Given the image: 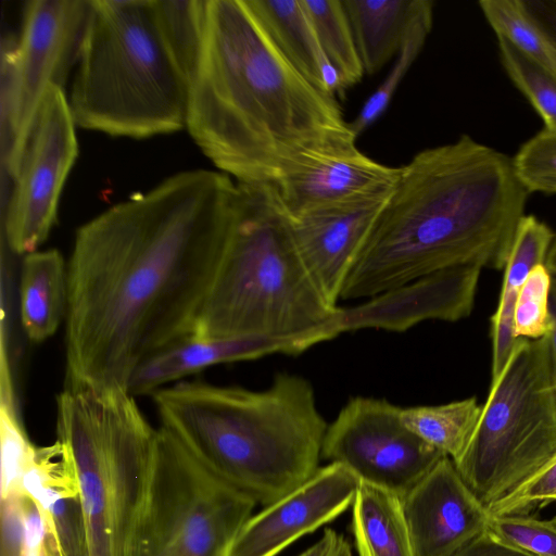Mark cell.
I'll return each instance as SVG.
<instances>
[{
	"label": "cell",
	"mask_w": 556,
	"mask_h": 556,
	"mask_svg": "<svg viewBox=\"0 0 556 556\" xmlns=\"http://www.w3.org/2000/svg\"><path fill=\"white\" fill-rule=\"evenodd\" d=\"M237 195L224 173L186 170L78 228L67 263L65 387L128 391L147 358L192 334Z\"/></svg>",
	"instance_id": "6da1fadb"
},
{
	"label": "cell",
	"mask_w": 556,
	"mask_h": 556,
	"mask_svg": "<svg viewBox=\"0 0 556 556\" xmlns=\"http://www.w3.org/2000/svg\"><path fill=\"white\" fill-rule=\"evenodd\" d=\"M186 127L241 184L275 185L313 156L356 143L336 97L279 51L244 0H206Z\"/></svg>",
	"instance_id": "7a4b0ae2"
},
{
	"label": "cell",
	"mask_w": 556,
	"mask_h": 556,
	"mask_svg": "<svg viewBox=\"0 0 556 556\" xmlns=\"http://www.w3.org/2000/svg\"><path fill=\"white\" fill-rule=\"evenodd\" d=\"M401 168L341 300L369 299L457 266L505 268L530 194L509 155L462 135Z\"/></svg>",
	"instance_id": "3957f363"
},
{
	"label": "cell",
	"mask_w": 556,
	"mask_h": 556,
	"mask_svg": "<svg viewBox=\"0 0 556 556\" xmlns=\"http://www.w3.org/2000/svg\"><path fill=\"white\" fill-rule=\"evenodd\" d=\"M151 396L161 427L256 505L286 496L320 468L328 424L299 375L278 372L261 391L180 380Z\"/></svg>",
	"instance_id": "277c9868"
},
{
	"label": "cell",
	"mask_w": 556,
	"mask_h": 556,
	"mask_svg": "<svg viewBox=\"0 0 556 556\" xmlns=\"http://www.w3.org/2000/svg\"><path fill=\"white\" fill-rule=\"evenodd\" d=\"M233 222L191 336L331 340V306L311 278L270 184L237 182Z\"/></svg>",
	"instance_id": "5b68a950"
},
{
	"label": "cell",
	"mask_w": 556,
	"mask_h": 556,
	"mask_svg": "<svg viewBox=\"0 0 556 556\" xmlns=\"http://www.w3.org/2000/svg\"><path fill=\"white\" fill-rule=\"evenodd\" d=\"M56 440L77 477L89 556H141L159 429L136 397L64 387L56 396Z\"/></svg>",
	"instance_id": "8992f818"
},
{
	"label": "cell",
	"mask_w": 556,
	"mask_h": 556,
	"mask_svg": "<svg viewBox=\"0 0 556 556\" xmlns=\"http://www.w3.org/2000/svg\"><path fill=\"white\" fill-rule=\"evenodd\" d=\"M67 101L75 125L110 136L143 139L186 127L188 83L152 0H90Z\"/></svg>",
	"instance_id": "52a82bcc"
},
{
	"label": "cell",
	"mask_w": 556,
	"mask_h": 556,
	"mask_svg": "<svg viewBox=\"0 0 556 556\" xmlns=\"http://www.w3.org/2000/svg\"><path fill=\"white\" fill-rule=\"evenodd\" d=\"M556 458V361L551 336L520 338L455 464L489 509Z\"/></svg>",
	"instance_id": "ba28073f"
},
{
	"label": "cell",
	"mask_w": 556,
	"mask_h": 556,
	"mask_svg": "<svg viewBox=\"0 0 556 556\" xmlns=\"http://www.w3.org/2000/svg\"><path fill=\"white\" fill-rule=\"evenodd\" d=\"M255 506L160 427L155 482L141 556H229Z\"/></svg>",
	"instance_id": "9c48e42d"
},
{
	"label": "cell",
	"mask_w": 556,
	"mask_h": 556,
	"mask_svg": "<svg viewBox=\"0 0 556 556\" xmlns=\"http://www.w3.org/2000/svg\"><path fill=\"white\" fill-rule=\"evenodd\" d=\"M90 0H31L21 35L1 43V164L12 179L38 108L51 86L64 88L77 64Z\"/></svg>",
	"instance_id": "30bf717a"
},
{
	"label": "cell",
	"mask_w": 556,
	"mask_h": 556,
	"mask_svg": "<svg viewBox=\"0 0 556 556\" xmlns=\"http://www.w3.org/2000/svg\"><path fill=\"white\" fill-rule=\"evenodd\" d=\"M401 412L384 399L351 397L328 424L321 457L402 497L445 455L413 433Z\"/></svg>",
	"instance_id": "8fae6325"
},
{
	"label": "cell",
	"mask_w": 556,
	"mask_h": 556,
	"mask_svg": "<svg viewBox=\"0 0 556 556\" xmlns=\"http://www.w3.org/2000/svg\"><path fill=\"white\" fill-rule=\"evenodd\" d=\"M75 123L62 88L47 89L38 108L4 217L10 250L37 251L48 238L66 177L77 157Z\"/></svg>",
	"instance_id": "7c38bea8"
},
{
	"label": "cell",
	"mask_w": 556,
	"mask_h": 556,
	"mask_svg": "<svg viewBox=\"0 0 556 556\" xmlns=\"http://www.w3.org/2000/svg\"><path fill=\"white\" fill-rule=\"evenodd\" d=\"M394 186L289 216L300 256L333 307L348 275Z\"/></svg>",
	"instance_id": "4fadbf2b"
},
{
	"label": "cell",
	"mask_w": 556,
	"mask_h": 556,
	"mask_svg": "<svg viewBox=\"0 0 556 556\" xmlns=\"http://www.w3.org/2000/svg\"><path fill=\"white\" fill-rule=\"evenodd\" d=\"M359 483L342 464L320 467L302 485L253 514L240 529L229 556H277L349 509Z\"/></svg>",
	"instance_id": "5bb4252c"
},
{
	"label": "cell",
	"mask_w": 556,
	"mask_h": 556,
	"mask_svg": "<svg viewBox=\"0 0 556 556\" xmlns=\"http://www.w3.org/2000/svg\"><path fill=\"white\" fill-rule=\"evenodd\" d=\"M482 268L442 269L377 294L351 307H338L329 323L333 338L366 328L404 332L428 319L457 321L473 308Z\"/></svg>",
	"instance_id": "9a60e30c"
},
{
	"label": "cell",
	"mask_w": 556,
	"mask_h": 556,
	"mask_svg": "<svg viewBox=\"0 0 556 556\" xmlns=\"http://www.w3.org/2000/svg\"><path fill=\"white\" fill-rule=\"evenodd\" d=\"M415 556H453L488 530L490 513L441 458L402 496Z\"/></svg>",
	"instance_id": "2e32d148"
},
{
	"label": "cell",
	"mask_w": 556,
	"mask_h": 556,
	"mask_svg": "<svg viewBox=\"0 0 556 556\" xmlns=\"http://www.w3.org/2000/svg\"><path fill=\"white\" fill-rule=\"evenodd\" d=\"M401 167L378 163L356 143L319 153L283 175L275 185L289 216L392 187Z\"/></svg>",
	"instance_id": "e0dca14e"
},
{
	"label": "cell",
	"mask_w": 556,
	"mask_h": 556,
	"mask_svg": "<svg viewBox=\"0 0 556 556\" xmlns=\"http://www.w3.org/2000/svg\"><path fill=\"white\" fill-rule=\"evenodd\" d=\"M315 345L309 339L270 337L202 338L188 336L147 358L134 372L128 392L155 391L218 364L252 361L268 354H300Z\"/></svg>",
	"instance_id": "ac0fdd59"
},
{
	"label": "cell",
	"mask_w": 556,
	"mask_h": 556,
	"mask_svg": "<svg viewBox=\"0 0 556 556\" xmlns=\"http://www.w3.org/2000/svg\"><path fill=\"white\" fill-rule=\"evenodd\" d=\"M23 492L41 513L56 556H89L77 477L58 440L35 447Z\"/></svg>",
	"instance_id": "d6986e66"
},
{
	"label": "cell",
	"mask_w": 556,
	"mask_h": 556,
	"mask_svg": "<svg viewBox=\"0 0 556 556\" xmlns=\"http://www.w3.org/2000/svg\"><path fill=\"white\" fill-rule=\"evenodd\" d=\"M555 232L534 215L520 219L504 268L498 304L491 317L492 342L491 382L502 374L517 341L514 333V314L519 292L531 269L545 264Z\"/></svg>",
	"instance_id": "ffe728a7"
},
{
	"label": "cell",
	"mask_w": 556,
	"mask_h": 556,
	"mask_svg": "<svg viewBox=\"0 0 556 556\" xmlns=\"http://www.w3.org/2000/svg\"><path fill=\"white\" fill-rule=\"evenodd\" d=\"M20 316L29 341L39 343L52 337L68 300L67 264L56 249L24 255L20 276Z\"/></svg>",
	"instance_id": "44dd1931"
},
{
	"label": "cell",
	"mask_w": 556,
	"mask_h": 556,
	"mask_svg": "<svg viewBox=\"0 0 556 556\" xmlns=\"http://www.w3.org/2000/svg\"><path fill=\"white\" fill-rule=\"evenodd\" d=\"M425 0H342L367 74L397 54L405 33Z\"/></svg>",
	"instance_id": "7402d4cb"
},
{
	"label": "cell",
	"mask_w": 556,
	"mask_h": 556,
	"mask_svg": "<svg viewBox=\"0 0 556 556\" xmlns=\"http://www.w3.org/2000/svg\"><path fill=\"white\" fill-rule=\"evenodd\" d=\"M244 2L287 60L312 85L326 92L323 72L332 64L319 47L302 1L244 0Z\"/></svg>",
	"instance_id": "603a6c76"
},
{
	"label": "cell",
	"mask_w": 556,
	"mask_h": 556,
	"mask_svg": "<svg viewBox=\"0 0 556 556\" xmlns=\"http://www.w3.org/2000/svg\"><path fill=\"white\" fill-rule=\"evenodd\" d=\"M358 556H415L402 497L362 482L352 505Z\"/></svg>",
	"instance_id": "cb8c5ba5"
},
{
	"label": "cell",
	"mask_w": 556,
	"mask_h": 556,
	"mask_svg": "<svg viewBox=\"0 0 556 556\" xmlns=\"http://www.w3.org/2000/svg\"><path fill=\"white\" fill-rule=\"evenodd\" d=\"M482 413L475 396L440 405L402 408L403 424L456 463L466 452Z\"/></svg>",
	"instance_id": "d4e9b609"
},
{
	"label": "cell",
	"mask_w": 556,
	"mask_h": 556,
	"mask_svg": "<svg viewBox=\"0 0 556 556\" xmlns=\"http://www.w3.org/2000/svg\"><path fill=\"white\" fill-rule=\"evenodd\" d=\"M479 7L496 37L556 75V41L523 0H482Z\"/></svg>",
	"instance_id": "484cf974"
},
{
	"label": "cell",
	"mask_w": 556,
	"mask_h": 556,
	"mask_svg": "<svg viewBox=\"0 0 556 556\" xmlns=\"http://www.w3.org/2000/svg\"><path fill=\"white\" fill-rule=\"evenodd\" d=\"M319 47L338 71L344 90L363 78L364 67L342 0H301Z\"/></svg>",
	"instance_id": "4316f807"
},
{
	"label": "cell",
	"mask_w": 556,
	"mask_h": 556,
	"mask_svg": "<svg viewBox=\"0 0 556 556\" xmlns=\"http://www.w3.org/2000/svg\"><path fill=\"white\" fill-rule=\"evenodd\" d=\"M206 0H152L157 27L189 84L204 34Z\"/></svg>",
	"instance_id": "83f0119b"
},
{
	"label": "cell",
	"mask_w": 556,
	"mask_h": 556,
	"mask_svg": "<svg viewBox=\"0 0 556 556\" xmlns=\"http://www.w3.org/2000/svg\"><path fill=\"white\" fill-rule=\"evenodd\" d=\"M433 22V2L425 0L421 9L410 22L400 50L396 62L384 80L367 98L356 117L349 127L357 138L370 127L388 109L402 79L420 53Z\"/></svg>",
	"instance_id": "f1b7e54d"
},
{
	"label": "cell",
	"mask_w": 556,
	"mask_h": 556,
	"mask_svg": "<svg viewBox=\"0 0 556 556\" xmlns=\"http://www.w3.org/2000/svg\"><path fill=\"white\" fill-rule=\"evenodd\" d=\"M497 41L501 61L510 80L543 118L545 127L556 130V75L506 39L497 37Z\"/></svg>",
	"instance_id": "f546056e"
},
{
	"label": "cell",
	"mask_w": 556,
	"mask_h": 556,
	"mask_svg": "<svg viewBox=\"0 0 556 556\" xmlns=\"http://www.w3.org/2000/svg\"><path fill=\"white\" fill-rule=\"evenodd\" d=\"M552 282L553 275L545 264L534 266L529 273L515 306L514 333L517 339L538 340L553 333Z\"/></svg>",
	"instance_id": "4dcf8cb0"
},
{
	"label": "cell",
	"mask_w": 556,
	"mask_h": 556,
	"mask_svg": "<svg viewBox=\"0 0 556 556\" xmlns=\"http://www.w3.org/2000/svg\"><path fill=\"white\" fill-rule=\"evenodd\" d=\"M34 445L17 419L14 404L1 402L0 450H1V498L25 495L23 477L31 460Z\"/></svg>",
	"instance_id": "1f68e13d"
},
{
	"label": "cell",
	"mask_w": 556,
	"mask_h": 556,
	"mask_svg": "<svg viewBox=\"0 0 556 556\" xmlns=\"http://www.w3.org/2000/svg\"><path fill=\"white\" fill-rule=\"evenodd\" d=\"M511 159L515 175L529 193L556 194V130L544 127Z\"/></svg>",
	"instance_id": "d6a6232c"
},
{
	"label": "cell",
	"mask_w": 556,
	"mask_h": 556,
	"mask_svg": "<svg viewBox=\"0 0 556 556\" xmlns=\"http://www.w3.org/2000/svg\"><path fill=\"white\" fill-rule=\"evenodd\" d=\"M488 532L531 556H556V517L540 520L527 515H490Z\"/></svg>",
	"instance_id": "836d02e7"
},
{
	"label": "cell",
	"mask_w": 556,
	"mask_h": 556,
	"mask_svg": "<svg viewBox=\"0 0 556 556\" xmlns=\"http://www.w3.org/2000/svg\"><path fill=\"white\" fill-rule=\"evenodd\" d=\"M556 502V458L488 510L490 515H526L539 504Z\"/></svg>",
	"instance_id": "e575fe53"
},
{
	"label": "cell",
	"mask_w": 556,
	"mask_h": 556,
	"mask_svg": "<svg viewBox=\"0 0 556 556\" xmlns=\"http://www.w3.org/2000/svg\"><path fill=\"white\" fill-rule=\"evenodd\" d=\"M22 556H56L50 542L45 519L28 498L25 519V541Z\"/></svg>",
	"instance_id": "d590c367"
},
{
	"label": "cell",
	"mask_w": 556,
	"mask_h": 556,
	"mask_svg": "<svg viewBox=\"0 0 556 556\" xmlns=\"http://www.w3.org/2000/svg\"><path fill=\"white\" fill-rule=\"evenodd\" d=\"M453 556H531L484 532Z\"/></svg>",
	"instance_id": "8d00e7d4"
},
{
	"label": "cell",
	"mask_w": 556,
	"mask_h": 556,
	"mask_svg": "<svg viewBox=\"0 0 556 556\" xmlns=\"http://www.w3.org/2000/svg\"><path fill=\"white\" fill-rule=\"evenodd\" d=\"M296 556H352L350 543L332 529H325L313 545Z\"/></svg>",
	"instance_id": "74e56055"
},
{
	"label": "cell",
	"mask_w": 556,
	"mask_h": 556,
	"mask_svg": "<svg viewBox=\"0 0 556 556\" xmlns=\"http://www.w3.org/2000/svg\"><path fill=\"white\" fill-rule=\"evenodd\" d=\"M551 312L554 319V330L551 334L552 349L556 361V276H553L552 289H551Z\"/></svg>",
	"instance_id": "f35d334b"
},
{
	"label": "cell",
	"mask_w": 556,
	"mask_h": 556,
	"mask_svg": "<svg viewBox=\"0 0 556 556\" xmlns=\"http://www.w3.org/2000/svg\"><path fill=\"white\" fill-rule=\"evenodd\" d=\"M545 265L553 276H556V232L548 250Z\"/></svg>",
	"instance_id": "ab89813d"
}]
</instances>
